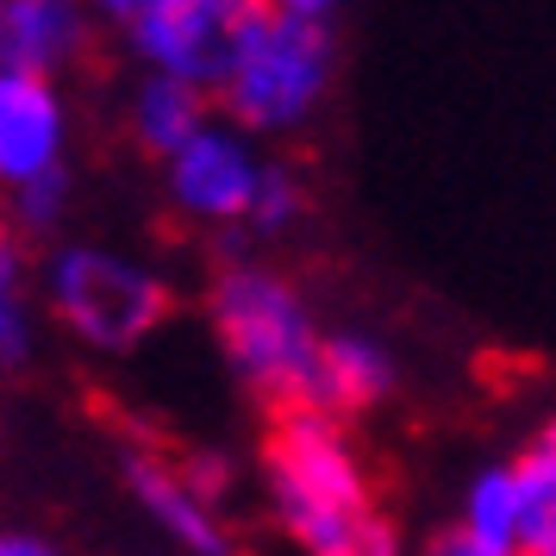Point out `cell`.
<instances>
[{
    "label": "cell",
    "mask_w": 556,
    "mask_h": 556,
    "mask_svg": "<svg viewBox=\"0 0 556 556\" xmlns=\"http://www.w3.org/2000/svg\"><path fill=\"white\" fill-rule=\"evenodd\" d=\"M301 176L294 169H281V163H269L263 169V188H256V206H251V231H263V238H276V231H288L294 219H301Z\"/></svg>",
    "instance_id": "cell-16"
},
{
    "label": "cell",
    "mask_w": 556,
    "mask_h": 556,
    "mask_svg": "<svg viewBox=\"0 0 556 556\" xmlns=\"http://www.w3.org/2000/svg\"><path fill=\"white\" fill-rule=\"evenodd\" d=\"M131 51L144 56V70L201 81L206 94L219 88L231 63V38H238V13L226 7H201V0H144L126 20Z\"/></svg>",
    "instance_id": "cell-6"
},
{
    "label": "cell",
    "mask_w": 556,
    "mask_h": 556,
    "mask_svg": "<svg viewBox=\"0 0 556 556\" xmlns=\"http://www.w3.org/2000/svg\"><path fill=\"white\" fill-rule=\"evenodd\" d=\"M281 7H294V13H306V20H331L344 0H281Z\"/></svg>",
    "instance_id": "cell-20"
},
{
    "label": "cell",
    "mask_w": 556,
    "mask_h": 556,
    "mask_svg": "<svg viewBox=\"0 0 556 556\" xmlns=\"http://www.w3.org/2000/svg\"><path fill=\"white\" fill-rule=\"evenodd\" d=\"M126 488H131V501L144 506V519H151L169 544H181V551H194V556H226L231 551L226 526H219V506L188 481L181 463H169V456H156V451H131L126 456Z\"/></svg>",
    "instance_id": "cell-8"
},
{
    "label": "cell",
    "mask_w": 556,
    "mask_h": 556,
    "mask_svg": "<svg viewBox=\"0 0 556 556\" xmlns=\"http://www.w3.org/2000/svg\"><path fill=\"white\" fill-rule=\"evenodd\" d=\"M513 469H519V501H526V551L556 556V419L538 431V444Z\"/></svg>",
    "instance_id": "cell-14"
},
{
    "label": "cell",
    "mask_w": 556,
    "mask_h": 556,
    "mask_svg": "<svg viewBox=\"0 0 556 556\" xmlns=\"http://www.w3.org/2000/svg\"><path fill=\"white\" fill-rule=\"evenodd\" d=\"M438 551L451 556H513L526 551V501H519V469L488 463L456 506V526L438 538Z\"/></svg>",
    "instance_id": "cell-10"
},
{
    "label": "cell",
    "mask_w": 556,
    "mask_h": 556,
    "mask_svg": "<svg viewBox=\"0 0 556 556\" xmlns=\"http://www.w3.org/2000/svg\"><path fill=\"white\" fill-rule=\"evenodd\" d=\"M263 488L276 526L313 556H388L394 526L376 506L344 419L326 406H281L263 444Z\"/></svg>",
    "instance_id": "cell-1"
},
{
    "label": "cell",
    "mask_w": 556,
    "mask_h": 556,
    "mask_svg": "<svg viewBox=\"0 0 556 556\" xmlns=\"http://www.w3.org/2000/svg\"><path fill=\"white\" fill-rule=\"evenodd\" d=\"M263 169L269 163L251 151V131L231 119H206L176 156H163L169 206L194 226H251Z\"/></svg>",
    "instance_id": "cell-5"
},
{
    "label": "cell",
    "mask_w": 556,
    "mask_h": 556,
    "mask_svg": "<svg viewBox=\"0 0 556 556\" xmlns=\"http://www.w3.org/2000/svg\"><path fill=\"white\" fill-rule=\"evenodd\" d=\"M181 469H188V481H194V488H201V494H206L213 506H219V501L231 494V469L219 463V456H188Z\"/></svg>",
    "instance_id": "cell-17"
},
{
    "label": "cell",
    "mask_w": 556,
    "mask_h": 556,
    "mask_svg": "<svg viewBox=\"0 0 556 556\" xmlns=\"http://www.w3.org/2000/svg\"><path fill=\"white\" fill-rule=\"evenodd\" d=\"M213 119V106H206V88L201 81H181V76H163L151 70L144 88L131 94V138H138V151H151L156 163L163 156H176L194 131Z\"/></svg>",
    "instance_id": "cell-12"
},
{
    "label": "cell",
    "mask_w": 556,
    "mask_h": 556,
    "mask_svg": "<svg viewBox=\"0 0 556 556\" xmlns=\"http://www.w3.org/2000/svg\"><path fill=\"white\" fill-rule=\"evenodd\" d=\"M0 556H51L38 531H0Z\"/></svg>",
    "instance_id": "cell-18"
},
{
    "label": "cell",
    "mask_w": 556,
    "mask_h": 556,
    "mask_svg": "<svg viewBox=\"0 0 556 556\" xmlns=\"http://www.w3.org/2000/svg\"><path fill=\"white\" fill-rule=\"evenodd\" d=\"M70 163V106L56 76L0 63V194Z\"/></svg>",
    "instance_id": "cell-7"
},
{
    "label": "cell",
    "mask_w": 556,
    "mask_h": 556,
    "mask_svg": "<svg viewBox=\"0 0 556 556\" xmlns=\"http://www.w3.org/2000/svg\"><path fill=\"white\" fill-rule=\"evenodd\" d=\"M26 356H31V276L20 231L0 213V369H13Z\"/></svg>",
    "instance_id": "cell-13"
},
{
    "label": "cell",
    "mask_w": 556,
    "mask_h": 556,
    "mask_svg": "<svg viewBox=\"0 0 556 556\" xmlns=\"http://www.w3.org/2000/svg\"><path fill=\"white\" fill-rule=\"evenodd\" d=\"M394 394V356L381 351L376 338L363 331H331L319 351V394L313 406H326L338 419H356Z\"/></svg>",
    "instance_id": "cell-11"
},
{
    "label": "cell",
    "mask_w": 556,
    "mask_h": 556,
    "mask_svg": "<svg viewBox=\"0 0 556 556\" xmlns=\"http://www.w3.org/2000/svg\"><path fill=\"white\" fill-rule=\"evenodd\" d=\"M331 88V31L326 20H306L281 0H251L238 13L231 63L213 101L231 126L251 138H288L301 131Z\"/></svg>",
    "instance_id": "cell-3"
},
{
    "label": "cell",
    "mask_w": 556,
    "mask_h": 556,
    "mask_svg": "<svg viewBox=\"0 0 556 556\" xmlns=\"http://www.w3.org/2000/svg\"><path fill=\"white\" fill-rule=\"evenodd\" d=\"M88 7H94L101 20H119V26H126V20L138 13V7H144V0H88Z\"/></svg>",
    "instance_id": "cell-19"
},
{
    "label": "cell",
    "mask_w": 556,
    "mask_h": 556,
    "mask_svg": "<svg viewBox=\"0 0 556 556\" xmlns=\"http://www.w3.org/2000/svg\"><path fill=\"white\" fill-rule=\"evenodd\" d=\"M0 213L13 219L20 238H56L63 213H70V163L20 181V188H7V194H0Z\"/></svg>",
    "instance_id": "cell-15"
},
{
    "label": "cell",
    "mask_w": 556,
    "mask_h": 556,
    "mask_svg": "<svg viewBox=\"0 0 556 556\" xmlns=\"http://www.w3.org/2000/svg\"><path fill=\"white\" fill-rule=\"evenodd\" d=\"M38 294L76 344L126 356L169 319V281L151 263L101 244H56L38 269Z\"/></svg>",
    "instance_id": "cell-4"
},
{
    "label": "cell",
    "mask_w": 556,
    "mask_h": 556,
    "mask_svg": "<svg viewBox=\"0 0 556 556\" xmlns=\"http://www.w3.org/2000/svg\"><path fill=\"white\" fill-rule=\"evenodd\" d=\"M94 45V7L88 0H0V63L63 76Z\"/></svg>",
    "instance_id": "cell-9"
},
{
    "label": "cell",
    "mask_w": 556,
    "mask_h": 556,
    "mask_svg": "<svg viewBox=\"0 0 556 556\" xmlns=\"http://www.w3.org/2000/svg\"><path fill=\"white\" fill-rule=\"evenodd\" d=\"M201 7H226V13H244L251 0H201Z\"/></svg>",
    "instance_id": "cell-21"
},
{
    "label": "cell",
    "mask_w": 556,
    "mask_h": 556,
    "mask_svg": "<svg viewBox=\"0 0 556 556\" xmlns=\"http://www.w3.org/2000/svg\"><path fill=\"white\" fill-rule=\"evenodd\" d=\"M206 319L219 338V356L231 376L251 388L256 401L281 406H313L319 394V351L326 331L313 326L306 301L263 263H226L206 294Z\"/></svg>",
    "instance_id": "cell-2"
}]
</instances>
